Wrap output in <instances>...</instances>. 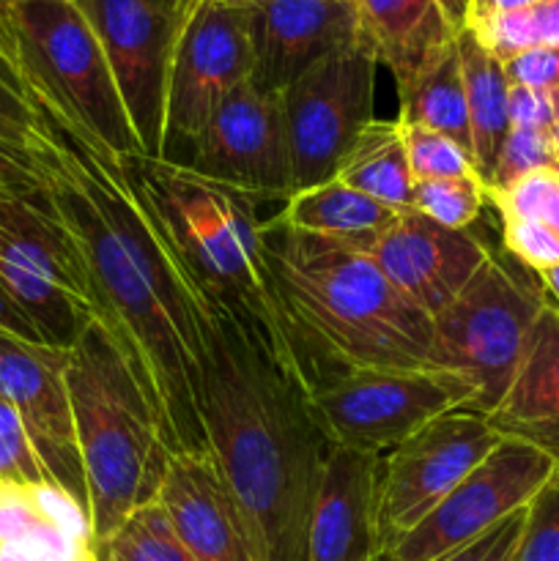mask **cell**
<instances>
[{"mask_svg": "<svg viewBox=\"0 0 559 561\" xmlns=\"http://www.w3.org/2000/svg\"><path fill=\"white\" fill-rule=\"evenodd\" d=\"M557 460L543 449L502 438L499 447L411 531L387 548L392 561H444L529 507L554 480Z\"/></svg>", "mask_w": 559, "mask_h": 561, "instance_id": "12", "label": "cell"}, {"mask_svg": "<svg viewBox=\"0 0 559 561\" xmlns=\"http://www.w3.org/2000/svg\"><path fill=\"white\" fill-rule=\"evenodd\" d=\"M554 137H557V148H559V121H557V126H554Z\"/></svg>", "mask_w": 559, "mask_h": 561, "instance_id": "44", "label": "cell"}, {"mask_svg": "<svg viewBox=\"0 0 559 561\" xmlns=\"http://www.w3.org/2000/svg\"><path fill=\"white\" fill-rule=\"evenodd\" d=\"M532 3H540V0H466L460 25L486 20V16H491V14H502V11L524 9V5H532Z\"/></svg>", "mask_w": 559, "mask_h": 561, "instance_id": "40", "label": "cell"}, {"mask_svg": "<svg viewBox=\"0 0 559 561\" xmlns=\"http://www.w3.org/2000/svg\"><path fill=\"white\" fill-rule=\"evenodd\" d=\"M96 561H197L175 535L162 504H142L107 537L93 542Z\"/></svg>", "mask_w": 559, "mask_h": 561, "instance_id": "26", "label": "cell"}, {"mask_svg": "<svg viewBox=\"0 0 559 561\" xmlns=\"http://www.w3.org/2000/svg\"><path fill=\"white\" fill-rule=\"evenodd\" d=\"M507 115L510 126H524V129H554L559 121V91L510 85Z\"/></svg>", "mask_w": 559, "mask_h": 561, "instance_id": "36", "label": "cell"}, {"mask_svg": "<svg viewBox=\"0 0 559 561\" xmlns=\"http://www.w3.org/2000/svg\"><path fill=\"white\" fill-rule=\"evenodd\" d=\"M0 480L20 482V485L49 482L27 438L25 425L5 400H0Z\"/></svg>", "mask_w": 559, "mask_h": 561, "instance_id": "34", "label": "cell"}, {"mask_svg": "<svg viewBox=\"0 0 559 561\" xmlns=\"http://www.w3.org/2000/svg\"><path fill=\"white\" fill-rule=\"evenodd\" d=\"M524 518L526 510L510 515L497 529H491L480 540L460 548L458 553H453V557H447L444 561H513L515 546L521 540V529H524Z\"/></svg>", "mask_w": 559, "mask_h": 561, "instance_id": "38", "label": "cell"}, {"mask_svg": "<svg viewBox=\"0 0 559 561\" xmlns=\"http://www.w3.org/2000/svg\"><path fill=\"white\" fill-rule=\"evenodd\" d=\"M206 436L244 520L252 561H307L332 442L305 383L247 323L208 310Z\"/></svg>", "mask_w": 559, "mask_h": 561, "instance_id": "2", "label": "cell"}, {"mask_svg": "<svg viewBox=\"0 0 559 561\" xmlns=\"http://www.w3.org/2000/svg\"><path fill=\"white\" fill-rule=\"evenodd\" d=\"M186 153V168L263 203L294 195L283 96L255 80L241 82L219 102Z\"/></svg>", "mask_w": 559, "mask_h": 561, "instance_id": "14", "label": "cell"}, {"mask_svg": "<svg viewBox=\"0 0 559 561\" xmlns=\"http://www.w3.org/2000/svg\"><path fill=\"white\" fill-rule=\"evenodd\" d=\"M11 3H14V0H11Z\"/></svg>", "mask_w": 559, "mask_h": 561, "instance_id": "47", "label": "cell"}, {"mask_svg": "<svg viewBox=\"0 0 559 561\" xmlns=\"http://www.w3.org/2000/svg\"><path fill=\"white\" fill-rule=\"evenodd\" d=\"M378 469L381 455L329 449L307 531V561H378Z\"/></svg>", "mask_w": 559, "mask_h": 561, "instance_id": "18", "label": "cell"}, {"mask_svg": "<svg viewBox=\"0 0 559 561\" xmlns=\"http://www.w3.org/2000/svg\"><path fill=\"white\" fill-rule=\"evenodd\" d=\"M91 25L146 157H164L170 55L184 0H75Z\"/></svg>", "mask_w": 559, "mask_h": 561, "instance_id": "11", "label": "cell"}, {"mask_svg": "<svg viewBox=\"0 0 559 561\" xmlns=\"http://www.w3.org/2000/svg\"><path fill=\"white\" fill-rule=\"evenodd\" d=\"M332 447L387 455L438 416L471 409V387L436 367L351 370L310 394Z\"/></svg>", "mask_w": 559, "mask_h": 561, "instance_id": "8", "label": "cell"}, {"mask_svg": "<svg viewBox=\"0 0 559 561\" xmlns=\"http://www.w3.org/2000/svg\"><path fill=\"white\" fill-rule=\"evenodd\" d=\"M27 96L36 110L31 153L80 255L93 316L146 394L170 453H212L206 299L124 157L47 93L27 85Z\"/></svg>", "mask_w": 559, "mask_h": 561, "instance_id": "1", "label": "cell"}, {"mask_svg": "<svg viewBox=\"0 0 559 561\" xmlns=\"http://www.w3.org/2000/svg\"><path fill=\"white\" fill-rule=\"evenodd\" d=\"M502 219V244L513 261L524 263L532 272H546L559 266V236L535 219L499 217Z\"/></svg>", "mask_w": 559, "mask_h": 561, "instance_id": "35", "label": "cell"}, {"mask_svg": "<svg viewBox=\"0 0 559 561\" xmlns=\"http://www.w3.org/2000/svg\"><path fill=\"white\" fill-rule=\"evenodd\" d=\"M400 113L406 126H422L447 135L471 153L469 110H466L464 71H460L458 47L444 49L438 58L422 66L411 80L398 85Z\"/></svg>", "mask_w": 559, "mask_h": 561, "instance_id": "24", "label": "cell"}, {"mask_svg": "<svg viewBox=\"0 0 559 561\" xmlns=\"http://www.w3.org/2000/svg\"><path fill=\"white\" fill-rule=\"evenodd\" d=\"M66 370L69 348L31 343L0 329V400L25 425L47 480L88 510Z\"/></svg>", "mask_w": 559, "mask_h": 561, "instance_id": "15", "label": "cell"}, {"mask_svg": "<svg viewBox=\"0 0 559 561\" xmlns=\"http://www.w3.org/2000/svg\"><path fill=\"white\" fill-rule=\"evenodd\" d=\"M554 168L559 170V148L554 129H524V126H510L504 146L499 151L497 168L488 179L486 192L504 190L513 181L524 179L535 170Z\"/></svg>", "mask_w": 559, "mask_h": 561, "instance_id": "31", "label": "cell"}, {"mask_svg": "<svg viewBox=\"0 0 559 561\" xmlns=\"http://www.w3.org/2000/svg\"><path fill=\"white\" fill-rule=\"evenodd\" d=\"M44 184L42 170L31 153L0 142V192H31Z\"/></svg>", "mask_w": 559, "mask_h": 561, "instance_id": "39", "label": "cell"}, {"mask_svg": "<svg viewBox=\"0 0 559 561\" xmlns=\"http://www.w3.org/2000/svg\"><path fill=\"white\" fill-rule=\"evenodd\" d=\"M537 277H540L543 290H546V294H543L546 296V301L559 310V266L546 268V272H537Z\"/></svg>", "mask_w": 559, "mask_h": 561, "instance_id": "41", "label": "cell"}, {"mask_svg": "<svg viewBox=\"0 0 559 561\" xmlns=\"http://www.w3.org/2000/svg\"><path fill=\"white\" fill-rule=\"evenodd\" d=\"M378 561H392V559H389V553H384V557H381V559H378Z\"/></svg>", "mask_w": 559, "mask_h": 561, "instance_id": "45", "label": "cell"}, {"mask_svg": "<svg viewBox=\"0 0 559 561\" xmlns=\"http://www.w3.org/2000/svg\"><path fill=\"white\" fill-rule=\"evenodd\" d=\"M250 20L239 0H184L168 77L164 157L190 151L230 91L252 80Z\"/></svg>", "mask_w": 559, "mask_h": 561, "instance_id": "10", "label": "cell"}, {"mask_svg": "<svg viewBox=\"0 0 559 561\" xmlns=\"http://www.w3.org/2000/svg\"><path fill=\"white\" fill-rule=\"evenodd\" d=\"M504 75L510 85L546 88L559 91V44L557 47H537L504 60Z\"/></svg>", "mask_w": 559, "mask_h": 561, "instance_id": "37", "label": "cell"}, {"mask_svg": "<svg viewBox=\"0 0 559 561\" xmlns=\"http://www.w3.org/2000/svg\"><path fill=\"white\" fill-rule=\"evenodd\" d=\"M354 5L362 38L392 71L395 85L453 47L460 31L449 0H354Z\"/></svg>", "mask_w": 559, "mask_h": 561, "instance_id": "21", "label": "cell"}, {"mask_svg": "<svg viewBox=\"0 0 559 561\" xmlns=\"http://www.w3.org/2000/svg\"><path fill=\"white\" fill-rule=\"evenodd\" d=\"M124 164L157 208L208 310L247 323L266 343L274 362L294 373L312 394L266 266L263 201L173 159L129 153Z\"/></svg>", "mask_w": 559, "mask_h": 561, "instance_id": "4", "label": "cell"}, {"mask_svg": "<svg viewBox=\"0 0 559 561\" xmlns=\"http://www.w3.org/2000/svg\"><path fill=\"white\" fill-rule=\"evenodd\" d=\"M11 0H0V27L5 25V11H9Z\"/></svg>", "mask_w": 559, "mask_h": 561, "instance_id": "42", "label": "cell"}, {"mask_svg": "<svg viewBox=\"0 0 559 561\" xmlns=\"http://www.w3.org/2000/svg\"><path fill=\"white\" fill-rule=\"evenodd\" d=\"M33 140H36V110L27 96V85L3 25L0 27V142L31 153Z\"/></svg>", "mask_w": 559, "mask_h": 561, "instance_id": "29", "label": "cell"}, {"mask_svg": "<svg viewBox=\"0 0 559 561\" xmlns=\"http://www.w3.org/2000/svg\"><path fill=\"white\" fill-rule=\"evenodd\" d=\"M497 60H510L526 49L557 47L559 44V0H540L524 9L502 11L486 20L460 25Z\"/></svg>", "mask_w": 559, "mask_h": 561, "instance_id": "27", "label": "cell"}, {"mask_svg": "<svg viewBox=\"0 0 559 561\" xmlns=\"http://www.w3.org/2000/svg\"><path fill=\"white\" fill-rule=\"evenodd\" d=\"M557 477H559V471H557Z\"/></svg>", "mask_w": 559, "mask_h": 561, "instance_id": "46", "label": "cell"}, {"mask_svg": "<svg viewBox=\"0 0 559 561\" xmlns=\"http://www.w3.org/2000/svg\"><path fill=\"white\" fill-rule=\"evenodd\" d=\"M400 129H403L406 153H409V168L414 181L477 175L471 153L466 151L464 146H458L455 140H449L447 135L406 124H400ZM477 179H480V175H477Z\"/></svg>", "mask_w": 559, "mask_h": 561, "instance_id": "32", "label": "cell"}, {"mask_svg": "<svg viewBox=\"0 0 559 561\" xmlns=\"http://www.w3.org/2000/svg\"><path fill=\"white\" fill-rule=\"evenodd\" d=\"M157 502L197 561H252L244 520L212 453L170 455Z\"/></svg>", "mask_w": 559, "mask_h": 561, "instance_id": "19", "label": "cell"}, {"mask_svg": "<svg viewBox=\"0 0 559 561\" xmlns=\"http://www.w3.org/2000/svg\"><path fill=\"white\" fill-rule=\"evenodd\" d=\"M93 542L153 502L170 463L157 414L99 321L69 348L66 370Z\"/></svg>", "mask_w": 559, "mask_h": 561, "instance_id": "5", "label": "cell"}, {"mask_svg": "<svg viewBox=\"0 0 559 561\" xmlns=\"http://www.w3.org/2000/svg\"><path fill=\"white\" fill-rule=\"evenodd\" d=\"M334 179L345 181L362 195L389 208H411L414 175L409 168L400 121H373L356 137L351 151L340 162Z\"/></svg>", "mask_w": 559, "mask_h": 561, "instance_id": "25", "label": "cell"}, {"mask_svg": "<svg viewBox=\"0 0 559 561\" xmlns=\"http://www.w3.org/2000/svg\"><path fill=\"white\" fill-rule=\"evenodd\" d=\"M362 252L433 321L488 261L491 247L469 230L442 228L414 208H400Z\"/></svg>", "mask_w": 559, "mask_h": 561, "instance_id": "16", "label": "cell"}, {"mask_svg": "<svg viewBox=\"0 0 559 561\" xmlns=\"http://www.w3.org/2000/svg\"><path fill=\"white\" fill-rule=\"evenodd\" d=\"M5 31L27 85L55 99L121 157L142 153L107 58L75 0H14Z\"/></svg>", "mask_w": 559, "mask_h": 561, "instance_id": "6", "label": "cell"}, {"mask_svg": "<svg viewBox=\"0 0 559 561\" xmlns=\"http://www.w3.org/2000/svg\"><path fill=\"white\" fill-rule=\"evenodd\" d=\"M513 561H559V477L537 493L526 507L524 529Z\"/></svg>", "mask_w": 559, "mask_h": 561, "instance_id": "33", "label": "cell"}, {"mask_svg": "<svg viewBox=\"0 0 559 561\" xmlns=\"http://www.w3.org/2000/svg\"><path fill=\"white\" fill-rule=\"evenodd\" d=\"M378 58L365 42L334 49L280 91L288 126L294 195L327 184L373 124Z\"/></svg>", "mask_w": 559, "mask_h": 561, "instance_id": "9", "label": "cell"}, {"mask_svg": "<svg viewBox=\"0 0 559 561\" xmlns=\"http://www.w3.org/2000/svg\"><path fill=\"white\" fill-rule=\"evenodd\" d=\"M266 266L312 392L351 370L427 367L433 321L362 250L266 219Z\"/></svg>", "mask_w": 559, "mask_h": 561, "instance_id": "3", "label": "cell"}, {"mask_svg": "<svg viewBox=\"0 0 559 561\" xmlns=\"http://www.w3.org/2000/svg\"><path fill=\"white\" fill-rule=\"evenodd\" d=\"M502 438L488 416L455 409L381 455L378 529L384 551L433 513Z\"/></svg>", "mask_w": 559, "mask_h": 561, "instance_id": "13", "label": "cell"}, {"mask_svg": "<svg viewBox=\"0 0 559 561\" xmlns=\"http://www.w3.org/2000/svg\"><path fill=\"white\" fill-rule=\"evenodd\" d=\"M464 71L466 110H469L471 131V159L482 184H488L493 168H497L499 151L510 131L507 93L510 80L504 75L502 60L493 58L466 27H460L455 38Z\"/></svg>", "mask_w": 559, "mask_h": 561, "instance_id": "23", "label": "cell"}, {"mask_svg": "<svg viewBox=\"0 0 559 561\" xmlns=\"http://www.w3.org/2000/svg\"><path fill=\"white\" fill-rule=\"evenodd\" d=\"M543 307L546 296L491 250L464 290L433 316L427 367L464 378L471 387L469 411L491 416L518 373Z\"/></svg>", "mask_w": 559, "mask_h": 561, "instance_id": "7", "label": "cell"}, {"mask_svg": "<svg viewBox=\"0 0 559 561\" xmlns=\"http://www.w3.org/2000/svg\"><path fill=\"white\" fill-rule=\"evenodd\" d=\"M250 20L252 80L283 91L334 49L365 42L354 0H239Z\"/></svg>", "mask_w": 559, "mask_h": 561, "instance_id": "17", "label": "cell"}, {"mask_svg": "<svg viewBox=\"0 0 559 561\" xmlns=\"http://www.w3.org/2000/svg\"><path fill=\"white\" fill-rule=\"evenodd\" d=\"M449 3H453V9L458 11V16H464V5H466V0H449Z\"/></svg>", "mask_w": 559, "mask_h": 561, "instance_id": "43", "label": "cell"}, {"mask_svg": "<svg viewBox=\"0 0 559 561\" xmlns=\"http://www.w3.org/2000/svg\"><path fill=\"white\" fill-rule=\"evenodd\" d=\"M504 438L543 449L559 466V310L546 301L502 405L488 416Z\"/></svg>", "mask_w": 559, "mask_h": 561, "instance_id": "20", "label": "cell"}, {"mask_svg": "<svg viewBox=\"0 0 559 561\" xmlns=\"http://www.w3.org/2000/svg\"><path fill=\"white\" fill-rule=\"evenodd\" d=\"M400 208H389L345 181L332 179L327 184L310 186L283 203L272 222L316 239L338 241V244L365 250L384 228L395 219Z\"/></svg>", "mask_w": 559, "mask_h": 561, "instance_id": "22", "label": "cell"}, {"mask_svg": "<svg viewBox=\"0 0 559 561\" xmlns=\"http://www.w3.org/2000/svg\"><path fill=\"white\" fill-rule=\"evenodd\" d=\"M488 203L499 217L535 219L559 236V170L543 168L526 173L504 190L488 192Z\"/></svg>", "mask_w": 559, "mask_h": 561, "instance_id": "30", "label": "cell"}, {"mask_svg": "<svg viewBox=\"0 0 559 561\" xmlns=\"http://www.w3.org/2000/svg\"><path fill=\"white\" fill-rule=\"evenodd\" d=\"M488 203L486 184L477 175L422 179L411 190V208L449 230H469Z\"/></svg>", "mask_w": 559, "mask_h": 561, "instance_id": "28", "label": "cell"}]
</instances>
